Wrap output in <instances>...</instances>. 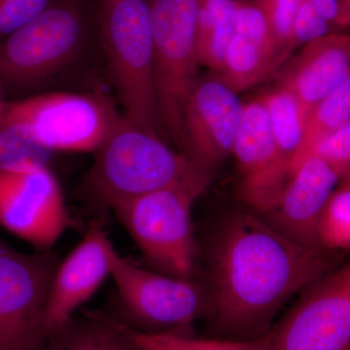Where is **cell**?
I'll list each match as a JSON object with an SVG mask.
<instances>
[{"label": "cell", "instance_id": "1", "mask_svg": "<svg viewBox=\"0 0 350 350\" xmlns=\"http://www.w3.org/2000/svg\"><path fill=\"white\" fill-rule=\"evenodd\" d=\"M340 261L342 252L296 243L252 209L232 211L211 241L204 319L214 338L262 337L292 296Z\"/></svg>", "mask_w": 350, "mask_h": 350}, {"label": "cell", "instance_id": "2", "mask_svg": "<svg viewBox=\"0 0 350 350\" xmlns=\"http://www.w3.org/2000/svg\"><path fill=\"white\" fill-rule=\"evenodd\" d=\"M94 153L85 187L96 206L107 209L162 189L186 188L204 194L211 181V172L160 137L137 128L124 115Z\"/></svg>", "mask_w": 350, "mask_h": 350}, {"label": "cell", "instance_id": "3", "mask_svg": "<svg viewBox=\"0 0 350 350\" xmlns=\"http://www.w3.org/2000/svg\"><path fill=\"white\" fill-rule=\"evenodd\" d=\"M101 3V42L124 116L145 133L160 137L150 0Z\"/></svg>", "mask_w": 350, "mask_h": 350}, {"label": "cell", "instance_id": "4", "mask_svg": "<svg viewBox=\"0 0 350 350\" xmlns=\"http://www.w3.org/2000/svg\"><path fill=\"white\" fill-rule=\"evenodd\" d=\"M202 193L167 188L122 200L109 209L137 243L151 269L193 280L200 255L192 207Z\"/></svg>", "mask_w": 350, "mask_h": 350}, {"label": "cell", "instance_id": "5", "mask_svg": "<svg viewBox=\"0 0 350 350\" xmlns=\"http://www.w3.org/2000/svg\"><path fill=\"white\" fill-rule=\"evenodd\" d=\"M109 257L122 310L115 320L142 333L194 336L195 322L206 314V285L142 268L113 244Z\"/></svg>", "mask_w": 350, "mask_h": 350}, {"label": "cell", "instance_id": "6", "mask_svg": "<svg viewBox=\"0 0 350 350\" xmlns=\"http://www.w3.org/2000/svg\"><path fill=\"white\" fill-rule=\"evenodd\" d=\"M85 33L84 15L77 4L51 1L34 19L0 41V83L25 90L47 81L77 57Z\"/></svg>", "mask_w": 350, "mask_h": 350}, {"label": "cell", "instance_id": "7", "mask_svg": "<svg viewBox=\"0 0 350 350\" xmlns=\"http://www.w3.org/2000/svg\"><path fill=\"white\" fill-rule=\"evenodd\" d=\"M200 0H150L159 120L181 142L189 94L199 82L197 25Z\"/></svg>", "mask_w": 350, "mask_h": 350}, {"label": "cell", "instance_id": "8", "mask_svg": "<svg viewBox=\"0 0 350 350\" xmlns=\"http://www.w3.org/2000/svg\"><path fill=\"white\" fill-rule=\"evenodd\" d=\"M0 117L19 124L51 152L94 153L121 115L100 94L48 93L2 103Z\"/></svg>", "mask_w": 350, "mask_h": 350}, {"label": "cell", "instance_id": "9", "mask_svg": "<svg viewBox=\"0 0 350 350\" xmlns=\"http://www.w3.org/2000/svg\"><path fill=\"white\" fill-rule=\"evenodd\" d=\"M57 258L27 254L0 239V350H44V317Z\"/></svg>", "mask_w": 350, "mask_h": 350}, {"label": "cell", "instance_id": "10", "mask_svg": "<svg viewBox=\"0 0 350 350\" xmlns=\"http://www.w3.org/2000/svg\"><path fill=\"white\" fill-rule=\"evenodd\" d=\"M269 330L268 350H350V266L340 265L301 290Z\"/></svg>", "mask_w": 350, "mask_h": 350}, {"label": "cell", "instance_id": "11", "mask_svg": "<svg viewBox=\"0 0 350 350\" xmlns=\"http://www.w3.org/2000/svg\"><path fill=\"white\" fill-rule=\"evenodd\" d=\"M68 222L66 200L49 167L0 170V226L39 250L48 251Z\"/></svg>", "mask_w": 350, "mask_h": 350}, {"label": "cell", "instance_id": "12", "mask_svg": "<svg viewBox=\"0 0 350 350\" xmlns=\"http://www.w3.org/2000/svg\"><path fill=\"white\" fill-rule=\"evenodd\" d=\"M232 155L238 165L239 199L253 211L268 213L280 200L290 172L276 148L260 100L243 103Z\"/></svg>", "mask_w": 350, "mask_h": 350}, {"label": "cell", "instance_id": "13", "mask_svg": "<svg viewBox=\"0 0 350 350\" xmlns=\"http://www.w3.org/2000/svg\"><path fill=\"white\" fill-rule=\"evenodd\" d=\"M243 111L238 94L217 77L199 80L189 94L182 119L181 142L187 155L213 172L232 155Z\"/></svg>", "mask_w": 350, "mask_h": 350}, {"label": "cell", "instance_id": "14", "mask_svg": "<svg viewBox=\"0 0 350 350\" xmlns=\"http://www.w3.org/2000/svg\"><path fill=\"white\" fill-rule=\"evenodd\" d=\"M111 244L100 223L94 221L80 243L57 265L44 317L47 340L68 325L109 278Z\"/></svg>", "mask_w": 350, "mask_h": 350}, {"label": "cell", "instance_id": "15", "mask_svg": "<svg viewBox=\"0 0 350 350\" xmlns=\"http://www.w3.org/2000/svg\"><path fill=\"white\" fill-rule=\"evenodd\" d=\"M342 178L344 177L324 161L306 157L290 172L275 206L261 215L292 241L306 246H319V216Z\"/></svg>", "mask_w": 350, "mask_h": 350}, {"label": "cell", "instance_id": "16", "mask_svg": "<svg viewBox=\"0 0 350 350\" xmlns=\"http://www.w3.org/2000/svg\"><path fill=\"white\" fill-rule=\"evenodd\" d=\"M350 78L349 34L332 33L304 45L280 76V86L308 112Z\"/></svg>", "mask_w": 350, "mask_h": 350}, {"label": "cell", "instance_id": "17", "mask_svg": "<svg viewBox=\"0 0 350 350\" xmlns=\"http://www.w3.org/2000/svg\"><path fill=\"white\" fill-rule=\"evenodd\" d=\"M286 59L282 55L234 33L222 68L214 76L239 94L273 75Z\"/></svg>", "mask_w": 350, "mask_h": 350}, {"label": "cell", "instance_id": "18", "mask_svg": "<svg viewBox=\"0 0 350 350\" xmlns=\"http://www.w3.org/2000/svg\"><path fill=\"white\" fill-rule=\"evenodd\" d=\"M44 350H140L117 320L103 313L73 319L48 338Z\"/></svg>", "mask_w": 350, "mask_h": 350}, {"label": "cell", "instance_id": "19", "mask_svg": "<svg viewBox=\"0 0 350 350\" xmlns=\"http://www.w3.org/2000/svg\"><path fill=\"white\" fill-rule=\"evenodd\" d=\"M259 100L268 114L278 153L291 172L301 146L308 112L291 92L280 86L262 94Z\"/></svg>", "mask_w": 350, "mask_h": 350}, {"label": "cell", "instance_id": "20", "mask_svg": "<svg viewBox=\"0 0 350 350\" xmlns=\"http://www.w3.org/2000/svg\"><path fill=\"white\" fill-rule=\"evenodd\" d=\"M350 121V78L306 114L303 138L292 170L305 158L319 138Z\"/></svg>", "mask_w": 350, "mask_h": 350}, {"label": "cell", "instance_id": "21", "mask_svg": "<svg viewBox=\"0 0 350 350\" xmlns=\"http://www.w3.org/2000/svg\"><path fill=\"white\" fill-rule=\"evenodd\" d=\"M120 323V322H119ZM121 324V323H120ZM126 335L140 350H268L269 331L250 340L220 338H197L174 334H147L133 330L121 324Z\"/></svg>", "mask_w": 350, "mask_h": 350}, {"label": "cell", "instance_id": "22", "mask_svg": "<svg viewBox=\"0 0 350 350\" xmlns=\"http://www.w3.org/2000/svg\"><path fill=\"white\" fill-rule=\"evenodd\" d=\"M52 154L19 124L0 117V170L21 172L49 167Z\"/></svg>", "mask_w": 350, "mask_h": 350}, {"label": "cell", "instance_id": "23", "mask_svg": "<svg viewBox=\"0 0 350 350\" xmlns=\"http://www.w3.org/2000/svg\"><path fill=\"white\" fill-rule=\"evenodd\" d=\"M317 243L327 250H349L350 175L340 179L322 209L317 224Z\"/></svg>", "mask_w": 350, "mask_h": 350}, {"label": "cell", "instance_id": "24", "mask_svg": "<svg viewBox=\"0 0 350 350\" xmlns=\"http://www.w3.org/2000/svg\"><path fill=\"white\" fill-rule=\"evenodd\" d=\"M301 0H252L266 18L269 29L280 49L291 55L293 25Z\"/></svg>", "mask_w": 350, "mask_h": 350}, {"label": "cell", "instance_id": "25", "mask_svg": "<svg viewBox=\"0 0 350 350\" xmlns=\"http://www.w3.org/2000/svg\"><path fill=\"white\" fill-rule=\"evenodd\" d=\"M234 31L239 36L254 41L271 52L278 53L284 57L290 56L280 49L276 43L266 18L252 1L237 0L234 13Z\"/></svg>", "mask_w": 350, "mask_h": 350}, {"label": "cell", "instance_id": "26", "mask_svg": "<svg viewBox=\"0 0 350 350\" xmlns=\"http://www.w3.org/2000/svg\"><path fill=\"white\" fill-rule=\"evenodd\" d=\"M317 157L331 165L342 177L350 175V121L319 138L306 157ZM304 158V159H305ZM303 159V160H304Z\"/></svg>", "mask_w": 350, "mask_h": 350}, {"label": "cell", "instance_id": "27", "mask_svg": "<svg viewBox=\"0 0 350 350\" xmlns=\"http://www.w3.org/2000/svg\"><path fill=\"white\" fill-rule=\"evenodd\" d=\"M337 27L322 17L310 0H301L293 25V46L312 42L332 33H338Z\"/></svg>", "mask_w": 350, "mask_h": 350}, {"label": "cell", "instance_id": "28", "mask_svg": "<svg viewBox=\"0 0 350 350\" xmlns=\"http://www.w3.org/2000/svg\"><path fill=\"white\" fill-rule=\"evenodd\" d=\"M52 0H0V41L42 12Z\"/></svg>", "mask_w": 350, "mask_h": 350}, {"label": "cell", "instance_id": "29", "mask_svg": "<svg viewBox=\"0 0 350 350\" xmlns=\"http://www.w3.org/2000/svg\"><path fill=\"white\" fill-rule=\"evenodd\" d=\"M312 5L338 29H347L350 24V8L342 0H310Z\"/></svg>", "mask_w": 350, "mask_h": 350}, {"label": "cell", "instance_id": "30", "mask_svg": "<svg viewBox=\"0 0 350 350\" xmlns=\"http://www.w3.org/2000/svg\"><path fill=\"white\" fill-rule=\"evenodd\" d=\"M342 1H344V3L345 4V5H347V7H349V8H350V0H342Z\"/></svg>", "mask_w": 350, "mask_h": 350}, {"label": "cell", "instance_id": "31", "mask_svg": "<svg viewBox=\"0 0 350 350\" xmlns=\"http://www.w3.org/2000/svg\"><path fill=\"white\" fill-rule=\"evenodd\" d=\"M2 103H0V109H1Z\"/></svg>", "mask_w": 350, "mask_h": 350}, {"label": "cell", "instance_id": "32", "mask_svg": "<svg viewBox=\"0 0 350 350\" xmlns=\"http://www.w3.org/2000/svg\"><path fill=\"white\" fill-rule=\"evenodd\" d=\"M100 1H103V0H100Z\"/></svg>", "mask_w": 350, "mask_h": 350}]
</instances>
